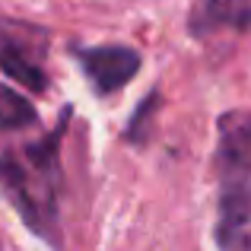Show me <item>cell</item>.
<instances>
[{
    "mask_svg": "<svg viewBox=\"0 0 251 251\" xmlns=\"http://www.w3.org/2000/svg\"><path fill=\"white\" fill-rule=\"evenodd\" d=\"M61 130L64 127H57L48 140L23 150V153H13L10 159H0V181H3V188L13 194L25 223L35 226L42 235L57 220V181H61L57 140H61Z\"/></svg>",
    "mask_w": 251,
    "mask_h": 251,
    "instance_id": "6da1fadb",
    "label": "cell"
},
{
    "mask_svg": "<svg viewBox=\"0 0 251 251\" xmlns=\"http://www.w3.org/2000/svg\"><path fill=\"white\" fill-rule=\"evenodd\" d=\"M45 54H48V32L38 25L0 23V70L32 92H45Z\"/></svg>",
    "mask_w": 251,
    "mask_h": 251,
    "instance_id": "7a4b0ae2",
    "label": "cell"
},
{
    "mask_svg": "<svg viewBox=\"0 0 251 251\" xmlns=\"http://www.w3.org/2000/svg\"><path fill=\"white\" fill-rule=\"evenodd\" d=\"M220 251H251V178H226L216 223Z\"/></svg>",
    "mask_w": 251,
    "mask_h": 251,
    "instance_id": "3957f363",
    "label": "cell"
},
{
    "mask_svg": "<svg viewBox=\"0 0 251 251\" xmlns=\"http://www.w3.org/2000/svg\"><path fill=\"white\" fill-rule=\"evenodd\" d=\"M80 64L89 76L92 89L99 96H108V92L121 89L140 70V54L130 48H121V45H102V48H83Z\"/></svg>",
    "mask_w": 251,
    "mask_h": 251,
    "instance_id": "277c9868",
    "label": "cell"
},
{
    "mask_svg": "<svg viewBox=\"0 0 251 251\" xmlns=\"http://www.w3.org/2000/svg\"><path fill=\"white\" fill-rule=\"evenodd\" d=\"M220 175L251 178V115L248 111H226L220 118V147H216Z\"/></svg>",
    "mask_w": 251,
    "mask_h": 251,
    "instance_id": "5b68a950",
    "label": "cell"
},
{
    "mask_svg": "<svg viewBox=\"0 0 251 251\" xmlns=\"http://www.w3.org/2000/svg\"><path fill=\"white\" fill-rule=\"evenodd\" d=\"M248 25H251L248 0H197L191 10V32L194 35H213L223 29L245 32Z\"/></svg>",
    "mask_w": 251,
    "mask_h": 251,
    "instance_id": "8992f818",
    "label": "cell"
},
{
    "mask_svg": "<svg viewBox=\"0 0 251 251\" xmlns=\"http://www.w3.org/2000/svg\"><path fill=\"white\" fill-rule=\"evenodd\" d=\"M35 121H38V115L29 99H23L16 89L0 83V130H23Z\"/></svg>",
    "mask_w": 251,
    "mask_h": 251,
    "instance_id": "52a82bcc",
    "label": "cell"
}]
</instances>
